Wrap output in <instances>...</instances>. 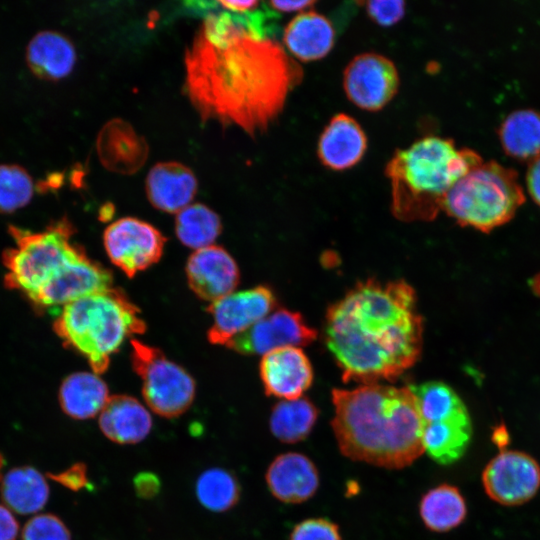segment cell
I'll return each instance as SVG.
<instances>
[{"label":"cell","mask_w":540,"mask_h":540,"mask_svg":"<svg viewBox=\"0 0 540 540\" xmlns=\"http://www.w3.org/2000/svg\"><path fill=\"white\" fill-rule=\"evenodd\" d=\"M266 13L206 16L184 57L185 90L202 121L265 131L281 114L303 71L271 37Z\"/></svg>","instance_id":"1"},{"label":"cell","mask_w":540,"mask_h":540,"mask_svg":"<svg viewBox=\"0 0 540 540\" xmlns=\"http://www.w3.org/2000/svg\"><path fill=\"white\" fill-rule=\"evenodd\" d=\"M324 336L345 382L396 380L422 349L414 289L403 280L358 282L328 308Z\"/></svg>","instance_id":"2"},{"label":"cell","mask_w":540,"mask_h":540,"mask_svg":"<svg viewBox=\"0 0 540 540\" xmlns=\"http://www.w3.org/2000/svg\"><path fill=\"white\" fill-rule=\"evenodd\" d=\"M331 396V426L345 457L403 469L424 453V422L409 387L373 383L333 389Z\"/></svg>","instance_id":"3"},{"label":"cell","mask_w":540,"mask_h":540,"mask_svg":"<svg viewBox=\"0 0 540 540\" xmlns=\"http://www.w3.org/2000/svg\"><path fill=\"white\" fill-rule=\"evenodd\" d=\"M482 162L475 150L457 148L452 139L439 136L398 149L385 168L393 215L405 222L432 220L452 186Z\"/></svg>","instance_id":"4"},{"label":"cell","mask_w":540,"mask_h":540,"mask_svg":"<svg viewBox=\"0 0 540 540\" xmlns=\"http://www.w3.org/2000/svg\"><path fill=\"white\" fill-rule=\"evenodd\" d=\"M54 327L69 347L87 359L96 374L107 370L111 356L128 337L146 329L139 309L116 288L67 304Z\"/></svg>","instance_id":"5"},{"label":"cell","mask_w":540,"mask_h":540,"mask_svg":"<svg viewBox=\"0 0 540 540\" xmlns=\"http://www.w3.org/2000/svg\"><path fill=\"white\" fill-rule=\"evenodd\" d=\"M524 201L517 172L490 160L452 186L442 210L461 225L487 232L508 222Z\"/></svg>","instance_id":"6"},{"label":"cell","mask_w":540,"mask_h":540,"mask_svg":"<svg viewBox=\"0 0 540 540\" xmlns=\"http://www.w3.org/2000/svg\"><path fill=\"white\" fill-rule=\"evenodd\" d=\"M11 232L15 245L5 256L6 281L31 300L67 263L85 253L71 242L73 228L66 219L40 232Z\"/></svg>","instance_id":"7"},{"label":"cell","mask_w":540,"mask_h":540,"mask_svg":"<svg viewBox=\"0 0 540 540\" xmlns=\"http://www.w3.org/2000/svg\"><path fill=\"white\" fill-rule=\"evenodd\" d=\"M131 362L142 380V395L148 407L164 418H176L192 405L196 384L180 365L158 348L131 340Z\"/></svg>","instance_id":"8"},{"label":"cell","mask_w":540,"mask_h":540,"mask_svg":"<svg viewBox=\"0 0 540 540\" xmlns=\"http://www.w3.org/2000/svg\"><path fill=\"white\" fill-rule=\"evenodd\" d=\"M103 242L110 261L128 277H134L158 262L166 239L153 225L124 217L105 229Z\"/></svg>","instance_id":"9"},{"label":"cell","mask_w":540,"mask_h":540,"mask_svg":"<svg viewBox=\"0 0 540 540\" xmlns=\"http://www.w3.org/2000/svg\"><path fill=\"white\" fill-rule=\"evenodd\" d=\"M486 494L496 503L517 506L531 500L540 488V466L527 453L502 450L482 473Z\"/></svg>","instance_id":"10"},{"label":"cell","mask_w":540,"mask_h":540,"mask_svg":"<svg viewBox=\"0 0 540 540\" xmlns=\"http://www.w3.org/2000/svg\"><path fill=\"white\" fill-rule=\"evenodd\" d=\"M399 82L395 64L374 52L355 56L346 66L343 75L347 98L355 106L370 112L381 110L393 99Z\"/></svg>","instance_id":"11"},{"label":"cell","mask_w":540,"mask_h":540,"mask_svg":"<svg viewBox=\"0 0 540 540\" xmlns=\"http://www.w3.org/2000/svg\"><path fill=\"white\" fill-rule=\"evenodd\" d=\"M277 305L274 293L266 286L233 292L207 308L212 325L207 337L210 343L226 345L233 337L246 331L269 315Z\"/></svg>","instance_id":"12"},{"label":"cell","mask_w":540,"mask_h":540,"mask_svg":"<svg viewBox=\"0 0 540 540\" xmlns=\"http://www.w3.org/2000/svg\"><path fill=\"white\" fill-rule=\"evenodd\" d=\"M316 337L317 332L306 324L300 313L277 309L225 346L245 355H265L283 347L308 345Z\"/></svg>","instance_id":"13"},{"label":"cell","mask_w":540,"mask_h":540,"mask_svg":"<svg viewBox=\"0 0 540 540\" xmlns=\"http://www.w3.org/2000/svg\"><path fill=\"white\" fill-rule=\"evenodd\" d=\"M112 274L85 253L67 263L32 300L42 307H64L83 297L112 288Z\"/></svg>","instance_id":"14"},{"label":"cell","mask_w":540,"mask_h":540,"mask_svg":"<svg viewBox=\"0 0 540 540\" xmlns=\"http://www.w3.org/2000/svg\"><path fill=\"white\" fill-rule=\"evenodd\" d=\"M186 276L191 290L211 303L233 293L240 280L235 260L217 245L195 250L187 261Z\"/></svg>","instance_id":"15"},{"label":"cell","mask_w":540,"mask_h":540,"mask_svg":"<svg viewBox=\"0 0 540 540\" xmlns=\"http://www.w3.org/2000/svg\"><path fill=\"white\" fill-rule=\"evenodd\" d=\"M260 378L267 395L294 400L313 382L312 365L300 347H283L262 356Z\"/></svg>","instance_id":"16"},{"label":"cell","mask_w":540,"mask_h":540,"mask_svg":"<svg viewBox=\"0 0 540 540\" xmlns=\"http://www.w3.org/2000/svg\"><path fill=\"white\" fill-rule=\"evenodd\" d=\"M265 480L270 493L279 501L299 504L312 498L320 484L314 462L298 452L277 455L269 464Z\"/></svg>","instance_id":"17"},{"label":"cell","mask_w":540,"mask_h":540,"mask_svg":"<svg viewBox=\"0 0 540 540\" xmlns=\"http://www.w3.org/2000/svg\"><path fill=\"white\" fill-rule=\"evenodd\" d=\"M367 149V137L360 124L351 116L339 113L322 131L317 146L321 163L342 171L355 166Z\"/></svg>","instance_id":"18"},{"label":"cell","mask_w":540,"mask_h":540,"mask_svg":"<svg viewBox=\"0 0 540 540\" xmlns=\"http://www.w3.org/2000/svg\"><path fill=\"white\" fill-rule=\"evenodd\" d=\"M197 187L198 182L192 170L175 161L155 164L146 178L149 202L166 213L177 214L190 205Z\"/></svg>","instance_id":"19"},{"label":"cell","mask_w":540,"mask_h":540,"mask_svg":"<svg viewBox=\"0 0 540 540\" xmlns=\"http://www.w3.org/2000/svg\"><path fill=\"white\" fill-rule=\"evenodd\" d=\"M146 407L129 395H112L99 414V428L110 441L120 445L143 441L152 429Z\"/></svg>","instance_id":"20"},{"label":"cell","mask_w":540,"mask_h":540,"mask_svg":"<svg viewBox=\"0 0 540 540\" xmlns=\"http://www.w3.org/2000/svg\"><path fill=\"white\" fill-rule=\"evenodd\" d=\"M334 42L332 23L313 10L296 15L286 25L283 33L286 51L302 62L324 58L332 50Z\"/></svg>","instance_id":"21"},{"label":"cell","mask_w":540,"mask_h":540,"mask_svg":"<svg viewBox=\"0 0 540 540\" xmlns=\"http://www.w3.org/2000/svg\"><path fill=\"white\" fill-rule=\"evenodd\" d=\"M97 151L107 169L131 174L144 164L148 147L128 123L115 119L108 122L99 133Z\"/></svg>","instance_id":"22"},{"label":"cell","mask_w":540,"mask_h":540,"mask_svg":"<svg viewBox=\"0 0 540 540\" xmlns=\"http://www.w3.org/2000/svg\"><path fill=\"white\" fill-rule=\"evenodd\" d=\"M27 66L40 79L57 81L68 76L76 62L73 43L56 31L34 35L26 49Z\"/></svg>","instance_id":"23"},{"label":"cell","mask_w":540,"mask_h":540,"mask_svg":"<svg viewBox=\"0 0 540 540\" xmlns=\"http://www.w3.org/2000/svg\"><path fill=\"white\" fill-rule=\"evenodd\" d=\"M0 494L11 511L28 515L43 509L49 499L44 475L32 466L14 467L0 476Z\"/></svg>","instance_id":"24"},{"label":"cell","mask_w":540,"mask_h":540,"mask_svg":"<svg viewBox=\"0 0 540 540\" xmlns=\"http://www.w3.org/2000/svg\"><path fill=\"white\" fill-rule=\"evenodd\" d=\"M106 383L96 373L77 372L64 379L59 390L63 412L76 420L100 414L109 399Z\"/></svg>","instance_id":"25"},{"label":"cell","mask_w":540,"mask_h":540,"mask_svg":"<svg viewBox=\"0 0 540 540\" xmlns=\"http://www.w3.org/2000/svg\"><path fill=\"white\" fill-rule=\"evenodd\" d=\"M472 437L469 415L424 424V452L435 462L448 465L458 461L466 452Z\"/></svg>","instance_id":"26"},{"label":"cell","mask_w":540,"mask_h":540,"mask_svg":"<svg viewBox=\"0 0 540 540\" xmlns=\"http://www.w3.org/2000/svg\"><path fill=\"white\" fill-rule=\"evenodd\" d=\"M498 136L507 155L531 162L540 156V111L521 108L510 112L500 123Z\"/></svg>","instance_id":"27"},{"label":"cell","mask_w":540,"mask_h":540,"mask_svg":"<svg viewBox=\"0 0 540 540\" xmlns=\"http://www.w3.org/2000/svg\"><path fill=\"white\" fill-rule=\"evenodd\" d=\"M419 514L429 530L443 533L458 527L465 520L467 507L459 489L444 483L422 496Z\"/></svg>","instance_id":"28"},{"label":"cell","mask_w":540,"mask_h":540,"mask_svg":"<svg viewBox=\"0 0 540 540\" xmlns=\"http://www.w3.org/2000/svg\"><path fill=\"white\" fill-rule=\"evenodd\" d=\"M318 416V408L308 398L281 400L272 408L269 428L280 442L294 444L308 437Z\"/></svg>","instance_id":"29"},{"label":"cell","mask_w":540,"mask_h":540,"mask_svg":"<svg viewBox=\"0 0 540 540\" xmlns=\"http://www.w3.org/2000/svg\"><path fill=\"white\" fill-rule=\"evenodd\" d=\"M221 231L219 215L204 204H190L176 214V235L189 248L199 250L213 245Z\"/></svg>","instance_id":"30"},{"label":"cell","mask_w":540,"mask_h":540,"mask_svg":"<svg viewBox=\"0 0 540 540\" xmlns=\"http://www.w3.org/2000/svg\"><path fill=\"white\" fill-rule=\"evenodd\" d=\"M424 424L469 415L459 396L448 385L430 381L410 385Z\"/></svg>","instance_id":"31"},{"label":"cell","mask_w":540,"mask_h":540,"mask_svg":"<svg viewBox=\"0 0 540 540\" xmlns=\"http://www.w3.org/2000/svg\"><path fill=\"white\" fill-rule=\"evenodd\" d=\"M195 493L199 503L212 512H226L237 505L241 487L236 476L221 467L203 471L197 478Z\"/></svg>","instance_id":"32"},{"label":"cell","mask_w":540,"mask_h":540,"mask_svg":"<svg viewBox=\"0 0 540 540\" xmlns=\"http://www.w3.org/2000/svg\"><path fill=\"white\" fill-rule=\"evenodd\" d=\"M34 182L22 166L0 164V212H13L32 199Z\"/></svg>","instance_id":"33"},{"label":"cell","mask_w":540,"mask_h":540,"mask_svg":"<svg viewBox=\"0 0 540 540\" xmlns=\"http://www.w3.org/2000/svg\"><path fill=\"white\" fill-rule=\"evenodd\" d=\"M21 540H72V537L62 519L51 513H41L25 523Z\"/></svg>","instance_id":"34"},{"label":"cell","mask_w":540,"mask_h":540,"mask_svg":"<svg viewBox=\"0 0 540 540\" xmlns=\"http://www.w3.org/2000/svg\"><path fill=\"white\" fill-rule=\"evenodd\" d=\"M289 540H342L339 527L326 518H308L297 523Z\"/></svg>","instance_id":"35"},{"label":"cell","mask_w":540,"mask_h":540,"mask_svg":"<svg viewBox=\"0 0 540 540\" xmlns=\"http://www.w3.org/2000/svg\"><path fill=\"white\" fill-rule=\"evenodd\" d=\"M367 15L376 24L389 27L398 23L405 14V2L393 1H367L362 2Z\"/></svg>","instance_id":"36"},{"label":"cell","mask_w":540,"mask_h":540,"mask_svg":"<svg viewBox=\"0 0 540 540\" xmlns=\"http://www.w3.org/2000/svg\"><path fill=\"white\" fill-rule=\"evenodd\" d=\"M47 476L60 485L78 492L89 485L88 469L85 463L78 462L58 473H48Z\"/></svg>","instance_id":"37"},{"label":"cell","mask_w":540,"mask_h":540,"mask_svg":"<svg viewBox=\"0 0 540 540\" xmlns=\"http://www.w3.org/2000/svg\"><path fill=\"white\" fill-rule=\"evenodd\" d=\"M133 486L138 497L151 499L159 493L161 483L155 473L145 471L138 473L134 477Z\"/></svg>","instance_id":"38"},{"label":"cell","mask_w":540,"mask_h":540,"mask_svg":"<svg viewBox=\"0 0 540 540\" xmlns=\"http://www.w3.org/2000/svg\"><path fill=\"white\" fill-rule=\"evenodd\" d=\"M19 524L12 511L0 504V540H17Z\"/></svg>","instance_id":"39"},{"label":"cell","mask_w":540,"mask_h":540,"mask_svg":"<svg viewBox=\"0 0 540 540\" xmlns=\"http://www.w3.org/2000/svg\"><path fill=\"white\" fill-rule=\"evenodd\" d=\"M526 187L531 198L540 206V156L529 162Z\"/></svg>","instance_id":"40"},{"label":"cell","mask_w":540,"mask_h":540,"mask_svg":"<svg viewBox=\"0 0 540 540\" xmlns=\"http://www.w3.org/2000/svg\"><path fill=\"white\" fill-rule=\"evenodd\" d=\"M315 1H270V8L280 12H305L315 5Z\"/></svg>","instance_id":"41"},{"label":"cell","mask_w":540,"mask_h":540,"mask_svg":"<svg viewBox=\"0 0 540 540\" xmlns=\"http://www.w3.org/2000/svg\"><path fill=\"white\" fill-rule=\"evenodd\" d=\"M217 4L223 9L234 13H248L258 8V1H218Z\"/></svg>","instance_id":"42"},{"label":"cell","mask_w":540,"mask_h":540,"mask_svg":"<svg viewBox=\"0 0 540 540\" xmlns=\"http://www.w3.org/2000/svg\"><path fill=\"white\" fill-rule=\"evenodd\" d=\"M509 439H510L509 438V433H508L507 429L504 426L499 425V426L494 428V430L492 432V441L499 448H501V451L504 450L503 448H506V446L509 443Z\"/></svg>","instance_id":"43"},{"label":"cell","mask_w":540,"mask_h":540,"mask_svg":"<svg viewBox=\"0 0 540 540\" xmlns=\"http://www.w3.org/2000/svg\"><path fill=\"white\" fill-rule=\"evenodd\" d=\"M532 287L533 289L540 294V275H538L534 280L532 281Z\"/></svg>","instance_id":"44"},{"label":"cell","mask_w":540,"mask_h":540,"mask_svg":"<svg viewBox=\"0 0 540 540\" xmlns=\"http://www.w3.org/2000/svg\"><path fill=\"white\" fill-rule=\"evenodd\" d=\"M2 466H3V456L0 454V470H1ZM1 475L2 474L0 473V476Z\"/></svg>","instance_id":"45"}]
</instances>
